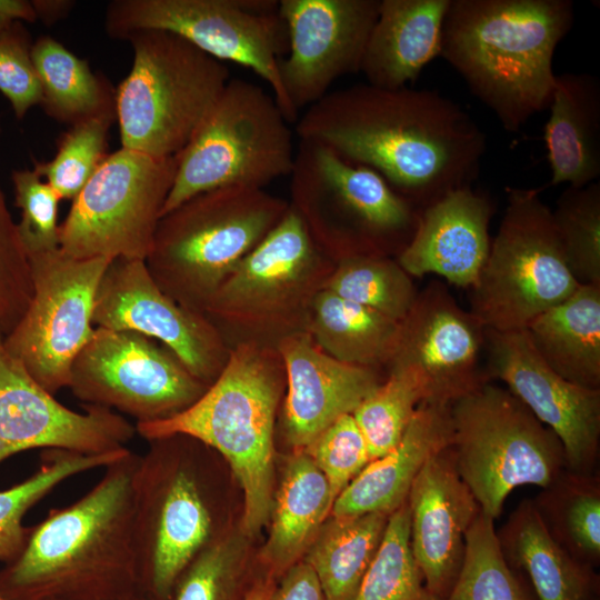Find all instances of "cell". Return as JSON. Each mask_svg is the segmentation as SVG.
Returning <instances> with one entry per match:
<instances>
[{
    "label": "cell",
    "instance_id": "6da1fadb",
    "mask_svg": "<svg viewBox=\"0 0 600 600\" xmlns=\"http://www.w3.org/2000/svg\"><path fill=\"white\" fill-rule=\"evenodd\" d=\"M296 132L374 170L420 209L471 187L487 149L486 133L453 100L369 83L327 93L297 120Z\"/></svg>",
    "mask_w": 600,
    "mask_h": 600
},
{
    "label": "cell",
    "instance_id": "7a4b0ae2",
    "mask_svg": "<svg viewBox=\"0 0 600 600\" xmlns=\"http://www.w3.org/2000/svg\"><path fill=\"white\" fill-rule=\"evenodd\" d=\"M129 449L79 500L29 528L18 557L0 570L10 600H106L139 587Z\"/></svg>",
    "mask_w": 600,
    "mask_h": 600
},
{
    "label": "cell",
    "instance_id": "3957f363",
    "mask_svg": "<svg viewBox=\"0 0 600 600\" xmlns=\"http://www.w3.org/2000/svg\"><path fill=\"white\" fill-rule=\"evenodd\" d=\"M573 20L570 0H451L440 56L506 131L518 132L549 108L553 54Z\"/></svg>",
    "mask_w": 600,
    "mask_h": 600
},
{
    "label": "cell",
    "instance_id": "277c9868",
    "mask_svg": "<svg viewBox=\"0 0 600 600\" xmlns=\"http://www.w3.org/2000/svg\"><path fill=\"white\" fill-rule=\"evenodd\" d=\"M286 388L277 348L240 343L230 348L219 377L180 413L136 424L146 440L172 434L192 437L220 453L243 491L242 527L258 533L272 510L273 429Z\"/></svg>",
    "mask_w": 600,
    "mask_h": 600
},
{
    "label": "cell",
    "instance_id": "5b68a950",
    "mask_svg": "<svg viewBox=\"0 0 600 600\" xmlns=\"http://www.w3.org/2000/svg\"><path fill=\"white\" fill-rule=\"evenodd\" d=\"M288 208V201L258 188L198 193L160 218L146 266L167 296L203 313L218 288Z\"/></svg>",
    "mask_w": 600,
    "mask_h": 600
},
{
    "label": "cell",
    "instance_id": "8992f818",
    "mask_svg": "<svg viewBox=\"0 0 600 600\" xmlns=\"http://www.w3.org/2000/svg\"><path fill=\"white\" fill-rule=\"evenodd\" d=\"M334 264L289 203L280 222L218 288L203 314L229 349L240 343L277 348L284 338L307 332L313 300Z\"/></svg>",
    "mask_w": 600,
    "mask_h": 600
},
{
    "label": "cell",
    "instance_id": "52a82bcc",
    "mask_svg": "<svg viewBox=\"0 0 600 600\" xmlns=\"http://www.w3.org/2000/svg\"><path fill=\"white\" fill-rule=\"evenodd\" d=\"M133 61L116 89L121 147L149 156H177L219 98L227 66L164 30L129 34Z\"/></svg>",
    "mask_w": 600,
    "mask_h": 600
},
{
    "label": "cell",
    "instance_id": "ba28073f",
    "mask_svg": "<svg viewBox=\"0 0 600 600\" xmlns=\"http://www.w3.org/2000/svg\"><path fill=\"white\" fill-rule=\"evenodd\" d=\"M290 176L289 203L334 262L354 254L397 257L417 229L420 208L374 170L324 146L300 140Z\"/></svg>",
    "mask_w": 600,
    "mask_h": 600
},
{
    "label": "cell",
    "instance_id": "9c48e42d",
    "mask_svg": "<svg viewBox=\"0 0 600 600\" xmlns=\"http://www.w3.org/2000/svg\"><path fill=\"white\" fill-rule=\"evenodd\" d=\"M450 414L457 471L492 520L513 489H547L562 476L560 440L508 389L484 381L452 400Z\"/></svg>",
    "mask_w": 600,
    "mask_h": 600
},
{
    "label": "cell",
    "instance_id": "30bf717a",
    "mask_svg": "<svg viewBox=\"0 0 600 600\" xmlns=\"http://www.w3.org/2000/svg\"><path fill=\"white\" fill-rule=\"evenodd\" d=\"M272 94L242 79H230L187 146L161 217L189 198L217 188L264 189L290 176L292 132Z\"/></svg>",
    "mask_w": 600,
    "mask_h": 600
},
{
    "label": "cell",
    "instance_id": "8fae6325",
    "mask_svg": "<svg viewBox=\"0 0 600 600\" xmlns=\"http://www.w3.org/2000/svg\"><path fill=\"white\" fill-rule=\"evenodd\" d=\"M133 478V537L139 587L168 600L179 576L214 539V512L190 457L193 438L148 440Z\"/></svg>",
    "mask_w": 600,
    "mask_h": 600
},
{
    "label": "cell",
    "instance_id": "7c38bea8",
    "mask_svg": "<svg viewBox=\"0 0 600 600\" xmlns=\"http://www.w3.org/2000/svg\"><path fill=\"white\" fill-rule=\"evenodd\" d=\"M506 192L499 230L470 298V312L496 331L526 329L580 286L539 189L508 187Z\"/></svg>",
    "mask_w": 600,
    "mask_h": 600
},
{
    "label": "cell",
    "instance_id": "4fadbf2b",
    "mask_svg": "<svg viewBox=\"0 0 600 600\" xmlns=\"http://www.w3.org/2000/svg\"><path fill=\"white\" fill-rule=\"evenodd\" d=\"M164 30L214 59L251 69L271 88L289 122L298 120L281 84L279 62L288 52V31L274 0H113L106 33L119 41L140 30Z\"/></svg>",
    "mask_w": 600,
    "mask_h": 600
},
{
    "label": "cell",
    "instance_id": "5bb4252c",
    "mask_svg": "<svg viewBox=\"0 0 600 600\" xmlns=\"http://www.w3.org/2000/svg\"><path fill=\"white\" fill-rule=\"evenodd\" d=\"M176 170V156L122 147L107 154L59 224V249L79 259L146 260Z\"/></svg>",
    "mask_w": 600,
    "mask_h": 600
},
{
    "label": "cell",
    "instance_id": "9a60e30c",
    "mask_svg": "<svg viewBox=\"0 0 600 600\" xmlns=\"http://www.w3.org/2000/svg\"><path fill=\"white\" fill-rule=\"evenodd\" d=\"M32 296L7 351L47 391L68 388L71 367L94 332V299L111 259H79L56 250L31 254Z\"/></svg>",
    "mask_w": 600,
    "mask_h": 600
},
{
    "label": "cell",
    "instance_id": "2e32d148",
    "mask_svg": "<svg viewBox=\"0 0 600 600\" xmlns=\"http://www.w3.org/2000/svg\"><path fill=\"white\" fill-rule=\"evenodd\" d=\"M208 387L157 340L96 327L72 363L68 388L84 404L120 411L138 424L180 413Z\"/></svg>",
    "mask_w": 600,
    "mask_h": 600
},
{
    "label": "cell",
    "instance_id": "e0dca14e",
    "mask_svg": "<svg viewBox=\"0 0 600 600\" xmlns=\"http://www.w3.org/2000/svg\"><path fill=\"white\" fill-rule=\"evenodd\" d=\"M92 322L157 340L207 386L219 377L230 353L208 318L167 296L140 259L110 261L97 289Z\"/></svg>",
    "mask_w": 600,
    "mask_h": 600
},
{
    "label": "cell",
    "instance_id": "ac0fdd59",
    "mask_svg": "<svg viewBox=\"0 0 600 600\" xmlns=\"http://www.w3.org/2000/svg\"><path fill=\"white\" fill-rule=\"evenodd\" d=\"M486 376L497 378L560 440L568 472L590 476L600 443V389L560 377L538 354L526 330L486 329Z\"/></svg>",
    "mask_w": 600,
    "mask_h": 600
},
{
    "label": "cell",
    "instance_id": "d6986e66",
    "mask_svg": "<svg viewBox=\"0 0 600 600\" xmlns=\"http://www.w3.org/2000/svg\"><path fill=\"white\" fill-rule=\"evenodd\" d=\"M380 0H281L288 52L279 62L282 88L298 113L338 78L360 71Z\"/></svg>",
    "mask_w": 600,
    "mask_h": 600
},
{
    "label": "cell",
    "instance_id": "ffe728a7",
    "mask_svg": "<svg viewBox=\"0 0 600 600\" xmlns=\"http://www.w3.org/2000/svg\"><path fill=\"white\" fill-rule=\"evenodd\" d=\"M13 358L0 330V463L30 449L100 454L127 448L136 433L116 411L84 404L76 412L60 403Z\"/></svg>",
    "mask_w": 600,
    "mask_h": 600
},
{
    "label": "cell",
    "instance_id": "44dd1931",
    "mask_svg": "<svg viewBox=\"0 0 600 600\" xmlns=\"http://www.w3.org/2000/svg\"><path fill=\"white\" fill-rule=\"evenodd\" d=\"M484 334L480 321L461 309L443 284L432 282L400 321L387 369H412L423 379L428 400L451 402L488 381L480 370Z\"/></svg>",
    "mask_w": 600,
    "mask_h": 600
},
{
    "label": "cell",
    "instance_id": "7402d4cb",
    "mask_svg": "<svg viewBox=\"0 0 600 600\" xmlns=\"http://www.w3.org/2000/svg\"><path fill=\"white\" fill-rule=\"evenodd\" d=\"M407 503L413 559L429 592L442 600L461 569L466 533L480 511L457 471L449 447L423 466Z\"/></svg>",
    "mask_w": 600,
    "mask_h": 600
},
{
    "label": "cell",
    "instance_id": "603a6c76",
    "mask_svg": "<svg viewBox=\"0 0 600 600\" xmlns=\"http://www.w3.org/2000/svg\"><path fill=\"white\" fill-rule=\"evenodd\" d=\"M286 372L283 430L302 450L337 419L352 414L382 382L379 369L342 362L326 353L308 332L277 346Z\"/></svg>",
    "mask_w": 600,
    "mask_h": 600
},
{
    "label": "cell",
    "instance_id": "cb8c5ba5",
    "mask_svg": "<svg viewBox=\"0 0 600 600\" xmlns=\"http://www.w3.org/2000/svg\"><path fill=\"white\" fill-rule=\"evenodd\" d=\"M491 199L467 187L421 209L417 229L396 257L410 277L436 273L448 282L472 288L487 260Z\"/></svg>",
    "mask_w": 600,
    "mask_h": 600
},
{
    "label": "cell",
    "instance_id": "d4e9b609",
    "mask_svg": "<svg viewBox=\"0 0 600 600\" xmlns=\"http://www.w3.org/2000/svg\"><path fill=\"white\" fill-rule=\"evenodd\" d=\"M450 402L423 400L399 443L370 461L333 502L331 516L384 513L390 516L406 501L427 461L450 447Z\"/></svg>",
    "mask_w": 600,
    "mask_h": 600
},
{
    "label": "cell",
    "instance_id": "484cf974",
    "mask_svg": "<svg viewBox=\"0 0 600 600\" xmlns=\"http://www.w3.org/2000/svg\"><path fill=\"white\" fill-rule=\"evenodd\" d=\"M451 0H380L360 71L367 83L399 89L440 56L443 20Z\"/></svg>",
    "mask_w": 600,
    "mask_h": 600
},
{
    "label": "cell",
    "instance_id": "4316f807",
    "mask_svg": "<svg viewBox=\"0 0 600 600\" xmlns=\"http://www.w3.org/2000/svg\"><path fill=\"white\" fill-rule=\"evenodd\" d=\"M544 127L551 186L583 187L600 176V83L589 73L556 76Z\"/></svg>",
    "mask_w": 600,
    "mask_h": 600
},
{
    "label": "cell",
    "instance_id": "83f0119b",
    "mask_svg": "<svg viewBox=\"0 0 600 600\" xmlns=\"http://www.w3.org/2000/svg\"><path fill=\"white\" fill-rule=\"evenodd\" d=\"M524 330L538 354L560 377L600 389V284L580 283Z\"/></svg>",
    "mask_w": 600,
    "mask_h": 600
},
{
    "label": "cell",
    "instance_id": "f1b7e54d",
    "mask_svg": "<svg viewBox=\"0 0 600 600\" xmlns=\"http://www.w3.org/2000/svg\"><path fill=\"white\" fill-rule=\"evenodd\" d=\"M333 502L323 473L302 450H294L272 504L271 529L261 553L267 574L282 577L300 561Z\"/></svg>",
    "mask_w": 600,
    "mask_h": 600
},
{
    "label": "cell",
    "instance_id": "f546056e",
    "mask_svg": "<svg viewBox=\"0 0 600 600\" xmlns=\"http://www.w3.org/2000/svg\"><path fill=\"white\" fill-rule=\"evenodd\" d=\"M498 539L504 557L528 573L539 600L586 599L582 562L551 534L534 502L523 501Z\"/></svg>",
    "mask_w": 600,
    "mask_h": 600
},
{
    "label": "cell",
    "instance_id": "4dcf8cb0",
    "mask_svg": "<svg viewBox=\"0 0 600 600\" xmlns=\"http://www.w3.org/2000/svg\"><path fill=\"white\" fill-rule=\"evenodd\" d=\"M400 322L331 291L314 298L307 332L329 356L346 363L379 369L388 366Z\"/></svg>",
    "mask_w": 600,
    "mask_h": 600
},
{
    "label": "cell",
    "instance_id": "1f68e13d",
    "mask_svg": "<svg viewBox=\"0 0 600 600\" xmlns=\"http://www.w3.org/2000/svg\"><path fill=\"white\" fill-rule=\"evenodd\" d=\"M389 516H331L306 550L326 600H354L382 541Z\"/></svg>",
    "mask_w": 600,
    "mask_h": 600
},
{
    "label": "cell",
    "instance_id": "d6a6232c",
    "mask_svg": "<svg viewBox=\"0 0 600 600\" xmlns=\"http://www.w3.org/2000/svg\"><path fill=\"white\" fill-rule=\"evenodd\" d=\"M31 58L41 86L40 106L50 118L73 126L116 111V89L57 39L38 38Z\"/></svg>",
    "mask_w": 600,
    "mask_h": 600
},
{
    "label": "cell",
    "instance_id": "836d02e7",
    "mask_svg": "<svg viewBox=\"0 0 600 600\" xmlns=\"http://www.w3.org/2000/svg\"><path fill=\"white\" fill-rule=\"evenodd\" d=\"M128 448L100 454H82L64 450H46L38 470L24 481L0 491V561L18 557L28 537L22 524L26 513L47 493L72 476L104 468L120 458Z\"/></svg>",
    "mask_w": 600,
    "mask_h": 600
},
{
    "label": "cell",
    "instance_id": "e575fe53",
    "mask_svg": "<svg viewBox=\"0 0 600 600\" xmlns=\"http://www.w3.org/2000/svg\"><path fill=\"white\" fill-rule=\"evenodd\" d=\"M536 506L556 540L580 562L600 558V489L594 478L570 472Z\"/></svg>",
    "mask_w": 600,
    "mask_h": 600
},
{
    "label": "cell",
    "instance_id": "d590c367",
    "mask_svg": "<svg viewBox=\"0 0 600 600\" xmlns=\"http://www.w3.org/2000/svg\"><path fill=\"white\" fill-rule=\"evenodd\" d=\"M323 289L398 322L410 311L419 293L396 259L378 254L337 260Z\"/></svg>",
    "mask_w": 600,
    "mask_h": 600
},
{
    "label": "cell",
    "instance_id": "8d00e7d4",
    "mask_svg": "<svg viewBox=\"0 0 600 600\" xmlns=\"http://www.w3.org/2000/svg\"><path fill=\"white\" fill-rule=\"evenodd\" d=\"M428 399L427 386L416 371L409 368L388 369V377L352 413L371 461L399 443L418 406Z\"/></svg>",
    "mask_w": 600,
    "mask_h": 600
},
{
    "label": "cell",
    "instance_id": "74e56055",
    "mask_svg": "<svg viewBox=\"0 0 600 600\" xmlns=\"http://www.w3.org/2000/svg\"><path fill=\"white\" fill-rule=\"evenodd\" d=\"M494 520L479 511L466 533L461 569L442 600H527L504 557Z\"/></svg>",
    "mask_w": 600,
    "mask_h": 600
},
{
    "label": "cell",
    "instance_id": "f35d334b",
    "mask_svg": "<svg viewBox=\"0 0 600 600\" xmlns=\"http://www.w3.org/2000/svg\"><path fill=\"white\" fill-rule=\"evenodd\" d=\"M354 600H437L427 589L411 552L407 501L389 516L378 552Z\"/></svg>",
    "mask_w": 600,
    "mask_h": 600
},
{
    "label": "cell",
    "instance_id": "ab89813d",
    "mask_svg": "<svg viewBox=\"0 0 600 600\" xmlns=\"http://www.w3.org/2000/svg\"><path fill=\"white\" fill-rule=\"evenodd\" d=\"M551 212L573 277L582 284H600V183L569 186Z\"/></svg>",
    "mask_w": 600,
    "mask_h": 600
},
{
    "label": "cell",
    "instance_id": "60d3db41",
    "mask_svg": "<svg viewBox=\"0 0 600 600\" xmlns=\"http://www.w3.org/2000/svg\"><path fill=\"white\" fill-rule=\"evenodd\" d=\"M114 120L112 111L70 126L60 136L51 160H34L33 169L61 200L72 201L107 157L108 131Z\"/></svg>",
    "mask_w": 600,
    "mask_h": 600
},
{
    "label": "cell",
    "instance_id": "b9f144b4",
    "mask_svg": "<svg viewBox=\"0 0 600 600\" xmlns=\"http://www.w3.org/2000/svg\"><path fill=\"white\" fill-rule=\"evenodd\" d=\"M240 576L234 540L214 538L182 571L168 600H234Z\"/></svg>",
    "mask_w": 600,
    "mask_h": 600
},
{
    "label": "cell",
    "instance_id": "7bdbcfd3",
    "mask_svg": "<svg viewBox=\"0 0 600 600\" xmlns=\"http://www.w3.org/2000/svg\"><path fill=\"white\" fill-rule=\"evenodd\" d=\"M11 179L21 213L18 233L27 256L58 249V193L34 169L14 170Z\"/></svg>",
    "mask_w": 600,
    "mask_h": 600
},
{
    "label": "cell",
    "instance_id": "ee69618b",
    "mask_svg": "<svg viewBox=\"0 0 600 600\" xmlns=\"http://www.w3.org/2000/svg\"><path fill=\"white\" fill-rule=\"evenodd\" d=\"M302 451L326 477L333 500L371 461L352 414L337 419Z\"/></svg>",
    "mask_w": 600,
    "mask_h": 600
},
{
    "label": "cell",
    "instance_id": "f6af8a7d",
    "mask_svg": "<svg viewBox=\"0 0 600 600\" xmlns=\"http://www.w3.org/2000/svg\"><path fill=\"white\" fill-rule=\"evenodd\" d=\"M31 296L30 262L0 184V330L4 336L24 314Z\"/></svg>",
    "mask_w": 600,
    "mask_h": 600
},
{
    "label": "cell",
    "instance_id": "bcb514c9",
    "mask_svg": "<svg viewBox=\"0 0 600 600\" xmlns=\"http://www.w3.org/2000/svg\"><path fill=\"white\" fill-rule=\"evenodd\" d=\"M31 48L30 36L19 21L0 32V92L9 100L18 119L40 104L42 98Z\"/></svg>",
    "mask_w": 600,
    "mask_h": 600
},
{
    "label": "cell",
    "instance_id": "7dc6e473",
    "mask_svg": "<svg viewBox=\"0 0 600 600\" xmlns=\"http://www.w3.org/2000/svg\"><path fill=\"white\" fill-rule=\"evenodd\" d=\"M272 600H326L320 583L303 560L293 564L276 587Z\"/></svg>",
    "mask_w": 600,
    "mask_h": 600
},
{
    "label": "cell",
    "instance_id": "c3c4849f",
    "mask_svg": "<svg viewBox=\"0 0 600 600\" xmlns=\"http://www.w3.org/2000/svg\"><path fill=\"white\" fill-rule=\"evenodd\" d=\"M31 2L37 19L47 26H51L67 17L74 7V2L69 0H33Z\"/></svg>",
    "mask_w": 600,
    "mask_h": 600
},
{
    "label": "cell",
    "instance_id": "681fc988",
    "mask_svg": "<svg viewBox=\"0 0 600 600\" xmlns=\"http://www.w3.org/2000/svg\"><path fill=\"white\" fill-rule=\"evenodd\" d=\"M0 19L9 22L38 20L32 2L26 0H0Z\"/></svg>",
    "mask_w": 600,
    "mask_h": 600
},
{
    "label": "cell",
    "instance_id": "f907efd6",
    "mask_svg": "<svg viewBox=\"0 0 600 600\" xmlns=\"http://www.w3.org/2000/svg\"><path fill=\"white\" fill-rule=\"evenodd\" d=\"M274 578L267 574L258 579L247 591L243 600H272L276 583Z\"/></svg>",
    "mask_w": 600,
    "mask_h": 600
},
{
    "label": "cell",
    "instance_id": "816d5d0a",
    "mask_svg": "<svg viewBox=\"0 0 600 600\" xmlns=\"http://www.w3.org/2000/svg\"><path fill=\"white\" fill-rule=\"evenodd\" d=\"M106 600H152L140 587Z\"/></svg>",
    "mask_w": 600,
    "mask_h": 600
},
{
    "label": "cell",
    "instance_id": "f5cc1de1",
    "mask_svg": "<svg viewBox=\"0 0 600 600\" xmlns=\"http://www.w3.org/2000/svg\"><path fill=\"white\" fill-rule=\"evenodd\" d=\"M10 23H12V22H9V21H6V20L0 19V32H1L4 28H7Z\"/></svg>",
    "mask_w": 600,
    "mask_h": 600
},
{
    "label": "cell",
    "instance_id": "db71d44e",
    "mask_svg": "<svg viewBox=\"0 0 600 600\" xmlns=\"http://www.w3.org/2000/svg\"><path fill=\"white\" fill-rule=\"evenodd\" d=\"M0 600H10V599L6 598V597L0 592Z\"/></svg>",
    "mask_w": 600,
    "mask_h": 600
},
{
    "label": "cell",
    "instance_id": "11a10c76",
    "mask_svg": "<svg viewBox=\"0 0 600 600\" xmlns=\"http://www.w3.org/2000/svg\"><path fill=\"white\" fill-rule=\"evenodd\" d=\"M0 129H1V126H0Z\"/></svg>",
    "mask_w": 600,
    "mask_h": 600
}]
</instances>
